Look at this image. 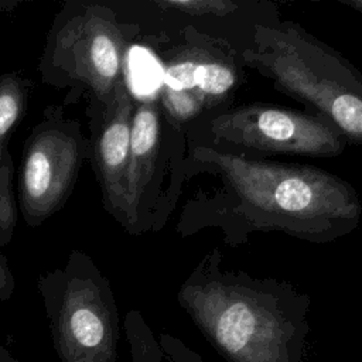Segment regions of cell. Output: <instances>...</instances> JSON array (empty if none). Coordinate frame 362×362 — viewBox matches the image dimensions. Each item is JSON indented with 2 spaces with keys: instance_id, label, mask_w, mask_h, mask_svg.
Segmentation results:
<instances>
[{
  "instance_id": "6da1fadb",
  "label": "cell",
  "mask_w": 362,
  "mask_h": 362,
  "mask_svg": "<svg viewBox=\"0 0 362 362\" xmlns=\"http://www.w3.org/2000/svg\"><path fill=\"white\" fill-rule=\"evenodd\" d=\"M216 249L181 284L177 301L228 362H303L310 298L290 284L223 270Z\"/></svg>"
},
{
  "instance_id": "7a4b0ae2",
  "label": "cell",
  "mask_w": 362,
  "mask_h": 362,
  "mask_svg": "<svg viewBox=\"0 0 362 362\" xmlns=\"http://www.w3.org/2000/svg\"><path fill=\"white\" fill-rule=\"evenodd\" d=\"M192 158L221 174L236 198L235 209L255 229L322 243L359 225L362 204L355 188L318 167L255 160L202 146L194 148Z\"/></svg>"
},
{
  "instance_id": "3957f363",
  "label": "cell",
  "mask_w": 362,
  "mask_h": 362,
  "mask_svg": "<svg viewBox=\"0 0 362 362\" xmlns=\"http://www.w3.org/2000/svg\"><path fill=\"white\" fill-rule=\"evenodd\" d=\"M243 62L310 106L349 144H362V74L342 54L293 21L257 24Z\"/></svg>"
},
{
  "instance_id": "277c9868",
  "label": "cell",
  "mask_w": 362,
  "mask_h": 362,
  "mask_svg": "<svg viewBox=\"0 0 362 362\" xmlns=\"http://www.w3.org/2000/svg\"><path fill=\"white\" fill-rule=\"evenodd\" d=\"M136 31L103 4H64L45 40L38 68L42 81L86 90L102 113L126 81V57Z\"/></svg>"
},
{
  "instance_id": "5b68a950",
  "label": "cell",
  "mask_w": 362,
  "mask_h": 362,
  "mask_svg": "<svg viewBox=\"0 0 362 362\" xmlns=\"http://www.w3.org/2000/svg\"><path fill=\"white\" fill-rule=\"evenodd\" d=\"M54 348L61 362H116L119 313L109 280L83 252L38 279Z\"/></svg>"
},
{
  "instance_id": "8992f818",
  "label": "cell",
  "mask_w": 362,
  "mask_h": 362,
  "mask_svg": "<svg viewBox=\"0 0 362 362\" xmlns=\"http://www.w3.org/2000/svg\"><path fill=\"white\" fill-rule=\"evenodd\" d=\"M89 157L81 123L61 107H48L24 146L18 173V205L28 226H40L64 206Z\"/></svg>"
},
{
  "instance_id": "52a82bcc",
  "label": "cell",
  "mask_w": 362,
  "mask_h": 362,
  "mask_svg": "<svg viewBox=\"0 0 362 362\" xmlns=\"http://www.w3.org/2000/svg\"><path fill=\"white\" fill-rule=\"evenodd\" d=\"M215 139L266 153L307 157H337L346 140L315 113L263 103L229 109L209 122Z\"/></svg>"
},
{
  "instance_id": "ba28073f",
  "label": "cell",
  "mask_w": 362,
  "mask_h": 362,
  "mask_svg": "<svg viewBox=\"0 0 362 362\" xmlns=\"http://www.w3.org/2000/svg\"><path fill=\"white\" fill-rule=\"evenodd\" d=\"M134 107L136 99L124 81L117 86L112 103L100 113V123L90 143V160L100 185L103 206L123 226L126 225L124 178Z\"/></svg>"
},
{
  "instance_id": "9c48e42d",
  "label": "cell",
  "mask_w": 362,
  "mask_h": 362,
  "mask_svg": "<svg viewBox=\"0 0 362 362\" xmlns=\"http://www.w3.org/2000/svg\"><path fill=\"white\" fill-rule=\"evenodd\" d=\"M238 81L232 57L211 38L198 35V42L178 48L167 58L161 89L189 95L205 110L225 100Z\"/></svg>"
},
{
  "instance_id": "30bf717a",
  "label": "cell",
  "mask_w": 362,
  "mask_h": 362,
  "mask_svg": "<svg viewBox=\"0 0 362 362\" xmlns=\"http://www.w3.org/2000/svg\"><path fill=\"white\" fill-rule=\"evenodd\" d=\"M160 109L154 99L136 100L132 120L129 164L124 178L126 225L129 232L140 228L141 208L153 181L160 148Z\"/></svg>"
},
{
  "instance_id": "8fae6325",
  "label": "cell",
  "mask_w": 362,
  "mask_h": 362,
  "mask_svg": "<svg viewBox=\"0 0 362 362\" xmlns=\"http://www.w3.org/2000/svg\"><path fill=\"white\" fill-rule=\"evenodd\" d=\"M30 92V82L16 72L0 76V164L4 158L6 141L24 116Z\"/></svg>"
},
{
  "instance_id": "7c38bea8",
  "label": "cell",
  "mask_w": 362,
  "mask_h": 362,
  "mask_svg": "<svg viewBox=\"0 0 362 362\" xmlns=\"http://www.w3.org/2000/svg\"><path fill=\"white\" fill-rule=\"evenodd\" d=\"M124 332L129 342L132 362H163L164 354L153 331L137 310L127 311Z\"/></svg>"
},
{
  "instance_id": "4fadbf2b",
  "label": "cell",
  "mask_w": 362,
  "mask_h": 362,
  "mask_svg": "<svg viewBox=\"0 0 362 362\" xmlns=\"http://www.w3.org/2000/svg\"><path fill=\"white\" fill-rule=\"evenodd\" d=\"M158 7L181 11L189 16H216L222 17L236 10L238 4L229 0H157Z\"/></svg>"
},
{
  "instance_id": "5bb4252c",
  "label": "cell",
  "mask_w": 362,
  "mask_h": 362,
  "mask_svg": "<svg viewBox=\"0 0 362 362\" xmlns=\"http://www.w3.org/2000/svg\"><path fill=\"white\" fill-rule=\"evenodd\" d=\"M160 348L170 362H204V359L171 334H161L158 338Z\"/></svg>"
},
{
  "instance_id": "9a60e30c",
  "label": "cell",
  "mask_w": 362,
  "mask_h": 362,
  "mask_svg": "<svg viewBox=\"0 0 362 362\" xmlns=\"http://www.w3.org/2000/svg\"><path fill=\"white\" fill-rule=\"evenodd\" d=\"M14 291V277L13 273L0 253V301H6L13 296Z\"/></svg>"
},
{
  "instance_id": "2e32d148",
  "label": "cell",
  "mask_w": 362,
  "mask_h": 362,
  "mask_svg": "<svg viewBox=\"0 0 362 362\" xmlns=\"http://www.w3.org/2000/svg\"><path fill=\"white\" fill-rule=\"evenodd\" d=\"M0 362H20V361H17V359L3 346V344L0 342Z\"/></svg>"
},
{
  "instance_id": "e0dca14e",
  "label": "cell",
  "mask_w": 362,
  "mask_h": 362,
  "mask_svg": "<svg viewBox=\"0 0 362 362\" xmlns=\"http://www.w3.org/2000/svg\"><path fill=\"white\" fill-rule=\"evenodd\" d=\"M338 1L351 7V8H354V10H356V11H359V13H362V0H338Z\"/></svg>"
},
{
  "instance_id": "ac0fdd59",
  "label": "cell",
  "mask_w": 362,
  "mask_h": 362,
  "mask_svg": "<svg viewBox=\"0 0 362 362\" xmlns=\"http://www.w3.org/2000/svg\"><path fill=\"white\" fill-rule=\"evenodd\" d=\"M17 4V1H0V11H10Z\"/></svg>"
}]
</instances>
